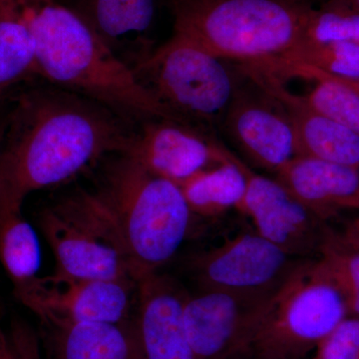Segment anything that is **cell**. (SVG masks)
Instances as JSON below:
<instances>
[{
	"label": "cell",
	"instance_id": "cell-34",
	"mask_svg": "<svg viewBox=\"0 0 359 359\" xmlns=\"http://www.w3.org/2000/svg\"><path fill=\"white\" fill-rule=\"evenodd\" d=\"M9 341V339H8ZM4 359H16L15 353H14L13 346H11V341H9V349L7 353L6 358Z\"/></svg>",
	"mask_w": 359,
	"mask_h": 359
},
{
	"label": "cell",
	"instance_id": "cell-12",
	"mask_svg": "<svg viewBox=\"0 0 359 359\" xmlns=\"http://www.w3.org/2000/svg\"><path fill=\"white\" fill-rule=\"evenodd\" d=\"M229 152L202 130L173 120L152 119L137 125L125 154L148 171L180 186L194 175L228 159Z\"/></svg>",
	"mask_w": 359,
	"mask_h": 359
},
{
	"label": "cell",
	"instance_id": "cell-29",
	"mask_svg": "<svg viewBox=\"0 0 359 359\" xmlns=\"http://www.w3.org/2000/svg\"><path fill=\"white\" fill-rule=\"evenodd\" d=\"M313 1L318 2V4L342 7V8L359 13V0H313Z\"/></svg>",
	"mask_w": 359,
	"mask_h": 359
},
{
	"label": "cell",
	"instance_id": "cell-16",
	"mask_svg": "<svg viewBox=\"0 0 359 359\" xmlns=\"http://www.w3.org/2000/svg\"><path fill=\"white\" fill-rule=\"evenodd\" d=\"M275 179L325 222L342 211H359L358 168L297 156Z\"/></svg>",
	"mask_w": 359,
	"mask_h": 359
},
{
	"label": "cell",
	"instance_id": "cell-13",
	"mask_svg": "<svg viewBox=\"0 0 359 359\" xmlns=\"http://www.w3.org/2000/svg\"><path fill=\"white\" fill-rule=\"evenodd\" d=\"M188 290L166 273H152L137 283L133 323L144 359H199L184 323Z\"/></svg>",
	"mask_w": 359,
	"mask_h": 359
},
{
	"label": "cell",
	"instance_id": "cell-22",
	"mask_svg": "<svg viewBox=\"0 0 359 359\" xmlns=\"http://www.w3.org/2000/svg\"><path fill=\"white\" fill-rule=\"evenodd\" d=\"M0 263L20 294L39 278L41 252L39 238L21 212L0 215Z\"/></svg>",
	"mask_w": 359,
	"mask_h": 359
},
{
	"label": "cell",
	"instance_id": "cell-28",
	"mask_svg": "<svg viewBox=\"0 0 359 359\" xmlns=\"http://www.w3.org/2000/svg\"><path fill=\"white\" fill-rule=\"evenodd\" d=\"M341 237L349 244L359 249V218L353 219L351 223L347 224L346 231Z\"/></svg>",
	"mask_w": 359,
	"mask_h": 359
},
{
	"label": "cell",
	"instance_id": "cell-20",
	"mask_svg": "<svg viewBox=\"0 0 359 359\" xmlns=\"http://www.w3.org/2000/svg\"><path fill=\"white\" fill-rule=\"evenodd\" d=\"M26 4L0 0V93L36 73L35 44L26 21Z\"/></svg>",
	"mask_w": 359,
	"mask_h": 359
},
{
	"label": "cell",
	"instance_id": "cell-15",
	"mask_svg": "<svg viewBox=\"0 0 359 359\" xmlns=\"http://www.w3.org/2000/svg\"><path fill=\"white\" fill-rule=\"evenodd\" d=\"M242 70L287 111L294 129L297 156L359 169L358 134L314 111L302 96L285 89L280 78L273 73L248 65H243Z\"/></svg>",
	"mask_w": 359,
	"mask_h": 359
},
{
	"label": "cell",
	"instance_id": "cell-27",
	"mask_svg": "<svg viewBox=\"0 0 359 359\" xmlns=\"http://www.w3.org/2000/svg\"><path fill=\"white\" fill-rule=\"evenodd\" d=\"M7 337L16 359H42L39 337L26 323L14 321Z\"/></svg>",
	"mask_w": 359,
	"mask_h": 359
},
{
	"label": "cell",
	"instance_id": "cell-7",
	"mask_svg": "<svg viewBox=\"0 0 359 359\" xmlns=\"http://www.w3.org/2000/svg\"><path fill=\"white\" fill-rule=\"evenodd\" d=\"M306 261L290 256L254 231L191 255L184 266L194 290L275 294Z\"/></svg>",
	"mask_w": 359,
	"mask_h": 359
},
{
	"label": "cell",
	"instance_id": "cell-14",
	"mask_svg": "<svg viewBox=\"0 0 359 359\" xmlns=\"http://www.w3.org/2000/svg\"><path fill=\"white\" fill-rule=\"evenodd\" d=\"M39 226L56 259V275L76 280L136 282L117 250L54 207L40 212Z\"/></svg>",
	"mask_w": 359,
	"mask_h": 359
},
{
	"label": "cell",
	"instance_id": "cell-19",
	"mask_svg": "<svg viewBox=\"0 0 359 359\" xmlns=\"http://www.w3.org/2000/svg\"><path fill=\"white\" fill-rule=\"evenodd\" d=\"M72 9L116 52V46L129 36L148 32L155 18L156 0H80L79 8Z\"/></svg>",
	"mask_w": 359,
	"mask_h": 359
},
{
	"label": "cell",
	"instance_id": "cell-21",
	"mask_svg": "<svg viewBox=\"0 0 359 359\" xmlns=\"http://www.w3.org/2000/svg\"><path fill=\"white\" fill-rule=\"evenodd\" d=\"M261 69L276 76H299L313 80L314 87L306 96L304 102L316 112L359 135V94L334 78L308 66H262Z\"/></svg>",
	"mask_w": 359,
	"mask_h": 359
},
{
	"label": "cell",
	"instance_id": "cell-6",
	"mask_svg": "<svg viewBox=\"0 0 359 359\" xmlns=\"http://www.w3.org/2000/svg\"><path fill=\"white\" fill-rule=\"evenodd\" d=\"M349 316L346 290L327 257L308 259L271 297L249 349L269 359H304Z\"/></svg>",
	"mask_w": 359,
	"mask_h": 359
},
{
	"label": "cell",
	"instance_id": "cell-1",
	"mask_svg": "<svg viewBox=\"0 0 359 359\" xmlns=\"http://www.w3.org/2000/svg\"><path fill=\"white\" fill-rule=\"evenodd\" d=\"M136 127L103 104L52 84L27 92L7 119L0 151V215L21 212L29 194L126 153Z\"/></svg>",
	"mask_w": 359,
	"mask_h": 359
},
{
	"label": "cell",
	"instance_id": "cell-18",
	"mask_svg": "<svg viewBox=\"0 0 359 359\" xmlns=\"http://www.w3.org/2000/svg\"><path fill=\"white\" fill-rule=\"evenodd\" d=\"M179 187L194 216L216 218L242 205L247 191L244 163L229 152L228 159L194 175Z\"/></svg>",
	"mask_w": 359,
	"mask_h": 359
},
{
	"label": "cell",
	"instance_id": "cell-32",
	"mask_svg": "<svg viewBox=\"0 0 359 359\" xmlns=\"http://www.w3.org/2000/svg\"><path fill=\"white\" fill-rule=\"evenodd\" d=\"M7 119H8V115L0 113V151H1L2 142H4V134H6Z\"/></svg>",
	"mask_w": 359,
	"mask_h": 359
},
{
	"label": "cell",
	"instance_id": "cell-37",
	"mask_svg": "<svg viewBox=\"0 0 359 359\" xmlns=\"http://www.w3.org/2000/svg\"><path fill=\"white\" fill-rule=\"evenodd\" d=\"M314 359H320V358H316H316H314Z\"/></svg>",
	"mask_w": 359,
	"mask_h": 359
},
{
	"label": "cell",
	"instance_id": "cell-23",
	"mask_svg": "<svg viewBox=\"0 0 359 359\" xmlns=\"http://www.w3.org/2000/svg\"><path fill=\"white\" fill-rule=\"evenodd\" d=\"M257 65H302L332 76L359 80V43L332 42L325 44L301 43L289 53Z\"/></svg>",
	"mask_w": 359,
	"mask_h": 359
},
{
	"label": "cell",
	"instance_id": "cell-31",
	"mask_svg": "<svg viewBox=\"0 0 359 359\" xmlns=\"http://www.w3.org/2000/svg\"><path fill=\"white\" fill-rule=\"evenodd\" d=\"M325 74H327V73H325ZM327 75L328 76L332 77L334 79L337 80V81L340 82V83L344 84L346 86L349 87V88L354 90V91L358 92L359 94V80L346 79V78L335 77L330 74Z\"/></svg>",
	"mask_w": 359,
	"mask_h": 359
},
{
	"label": "cell",
	"instance_id": "cell-3",
	"mask_svg": "<svg viewBox=\"0 0 359 359\" xmlns=\"http://www.w3.org/2000/svg\"><path fill=\"white\" fill-rule=\"evenodd\" d=\"M93 194L95 228L135 280L158 273L185 242L194 215L181 188L131 156H110Z\"/></svg>",
	"mask_w": 359,
	"mask_h": 359
},
{
	"label": "cell",
	"instance_id": "cell-38",
	"mask_svg": "<svg viewBox=\"0 0 359 359\" xmlns=\"http://www.w3.org/2000/svg\"><path fill=\"white\" fill-rule=\"evenodd\" d=\"M1 95H2V94H1V93H0V97H1Z\"/></svg>",
	"mask_w": 359,
	"mask_h": 359
},
{
	"label": "cell",
	"instance_id": "cell-24",
	"mask_svg": "<svg viewBox=\"0 0 359 359\" xmlns=\"http://www.w3.org/2000/svg\"><path fill=\"white\" fill-rule=\"evenodd\" d=\"M359 43V13L342 7L318 4L309 11L302 43Z\"/></svg>",
	"mask_w": 359,
	"mask_h": 359
},
{
	"label": "cell",
	"instance_id": "cell-2",
	"mask_svg": "<svg viewBox=\"0 0 359 359\" xmlns=\"http://www.w3.org/2000/svg\"><path fill=\"white\" fill-rule=\"evenodd\" d=\"M25 14L36 73L49 84L103 104L136 125L152 119L181 123L74 9L40 0L27 4Z\"/></svg>",
	"mask_w": 359,
	"mask_h": 359
},
{
	"label": "cell",
	"instance_id": "cell-17",
	"mask_svg": "<svg viewBox=\"0 0 359 359\" xmlns=\"http://www.w3.org/2000/svg\"><path fill=\"white\" fill-rule=\"evenodd\" d=\"M52 359H144L133 318L122 323H43Z\"/></svg>",
	"mask_w": 359,
	"mask_h": 359
},
{
	"label": "cell",
	"instance_id": "cell-8",
	"mask_svg": "<svg viewBox=\"0 0 359 359\" xmlns=\"http://www.w3.org/2000/svg\"><path fill=\"white\" fill-rule=\"evenodd\" d=\"M275 294L188 290L184 323L198 358L229 359L249 349Z\"/></svg>",
	"mask_w": 359,
	"mask_h": 359
},
{
	"label": "cell",
	"instance_id": "cell-4",
	"mask_svg": "<svg viewBox=\"0 0 359 359\" xmlns=\"http://www.w3.org/2000/svg\"><path fill=\"white\" fill-rule=\"evenodd\" d=\"M309 0H173L174 32L217 57L257 63L302 43Z\"/></svg>",
	"mask_w": 359,
	"mask_h": 359
},
{
	"label": "cell",
	"instance_id": "cell-33",
	"mask_svg": "<svg viewBox=\"0 0 359 359\" xmlns=\"http://www.w3.org/2000/svg\"><path fill=\"white\" fill-rule=\"evenodd\" d=\"M8 349V337L0 332V359L4 358Z\"/></svg>",
	"mask_w": 359,
	"mask_h": 359
},
{
	"label": "cell",
	"instance_id": "cell-25",
	"mask_svg": "<svg viewBox=\"0 0 359 359\" xmlns=\"http://www.w3.org/2000/svg\"><path fill=\"white\" fill-rule=\"evenodd\" d=\"M321 256L327 257L346 290L351 316L359 318V249L334 231Z\"/></svg>",
	"mask_w": 359,
	"mask_h": 359
},
{
	"label": "cell",
	"instance_id": "cell-9",
	"mask_svg": "<svg viewBox=\"0 0 359 359\" xmlns=\"http://www.w3.org/2000/svg\"><path fill=\"white\" fill-rule=\"evenodd\" d=\"M137 283L76 280L56 275L39 278L15 297L42 323H122L131 320Z\"/></svg>",
	"mask_w": 359,
	"mask_h": 359
},
{
	"label": "cell",
	"instance_id": "cell-11",
	"mask_svg": "<svg viewBox=\"0 0 359 359\" xmlns=\"http://www.w3.org/2000/svg\"><path fill=\"white\" fill-rule=\"evenodd\" d=\"M223 126L257 166L276 173L297 156L292 123L282 104L244 72Z\"/></svg>",
	"mask_w": 359,
	"mask_h": 359
},
{
	"label": "cell",
	"instance_id": "cell-30",
	"mask_svg": "<svg viewBox=\"0 0 359 359\" xmlns=\"http://www.w3.org/2000/svg\"><path fill=\"white\" fill-rule=\"evenodd\" d=\"M229 359H269L261 355V354L255 353V351L247 349V351H242V353L236 354Z\"/></svg>",
	"mask_w": 359,
	"mask_h": 359
},
{
	"label": "cell",
	"instance_id": "cell-10",
	"mask_svg": "<svg viewBox=\"0 0 359 359\" xmlns=\"http://www.w3.org/2000/svg\"><path fill=\"white\" fill-rule=\"evenodd\" d=\"M247 191L238 211L247 215L255 231L299 259H316L334 231L327 222L294 198L276 179L256 174L244 164Z\"/></svg>",
	"mask_w": 359,
	"mask_h": 359
},
{
	"label": "cell",
	"instance_id": "cell-26",
	"mask_svg": "<svg viewBox=\"0 0 359 359\" xmlns=\"http://www.w3.org/2000/svg\"><path fill=\"white\" fill-rule=\"evenodd\" d=\"M316 358L359 359V318L349 316L320 342Z\"/></svg>",
	"mask_w": 359,
	"mask_h": 359
},
{
	"label": "cell",
	"instance_id": "cell-5",
	"mask_svg": "<svg viewBox=\"0 0 359 359\" xmlns=\"http://www.w3.org/2000/svg\"><path fill=\"white\" fill-rule=\"evenodd\" d=\"M132 68L139 81L180 122L209 135L223 126L240 81L224 59L175 32Z\"/></svg>",
	"mask_w": 359,
	"mask_h": 359
},
{
	"label": "cell",
	"instance_id": "cell-36",
	"mask_svg": "<svg viewBox=\"0 0 359 359\" xmlns=\"http://www.w3.org/2000/svg\"><path fill=\"white\" fill-rule=\"evenodd\" d=\"M8 349H9V346H8ZM7 353H8V351H7ZM7 353H6V354H7ZM6 356H4V359L6 358Z\"/></svg>",
	"mask_w": 359,
	"mask_h": 359
},
{
	"label": "cell",
	"instance_id": "cell-35",
	"mask_svg": "<svg viewBox=\"0 0 359 359\" xmlns=\"http://www.w3.org/2000/svg\"><path fill=\"white\" fill-rule=\"evenodd\" d=\"M15 1L21 2L23 4H29L32 2L39 1V0H15Z\"/></svg>",
	"mask_w": 359,
	"mask_h": 359
}]
</instances>
